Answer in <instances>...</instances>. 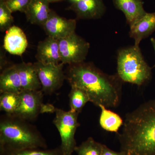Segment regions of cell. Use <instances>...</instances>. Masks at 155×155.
I'll return each mask as SVG.
<instances>
[{
  "label": "cell",
  "instance_id": "cell-1",
  "mask_svg": "<svg viewBox=\"0 0 155 155\" xmlns=\"http://www.w3.org/2000/svg\"><path fill=\"white\" fill-rule=\"evenodd\" d=\"M67 78L71 86L86 91L95 105L115 108L119 104L121 84L118 75H109L91 63L84 62L69 65Z\"/></svg>",
  "mask_w": 155,
  "mask_h": 155
},
{
  "label": "cell",
  "instance_id": "cell-2",
  "mask_svg": "<svg viewBox=\"0 0 155 155\" xmlns=\"http://www.w3.org/2000/svg\"><path fill=\"white\" fill-rule=\"evenodd\" d=\"M119 138L125 155H155V99L126 114Z\"/></svg>",
  "mask_w": 155,
  "mask_h": 155
},
{
  "label": "cell",
  "instance_id": "cell-3",
  "mask_svg": "<svg viewBox=\"0 0 155 155\" xmlns=\"http://www.w3.org/2000/svg\"><path fill=\"white\" fill-rule=\"evenodd\" d=\"M48 147L37 128L13 115L2 116L0 121V151H17Z\"/></svg>",
  "mask_w": 155,
  "mask_h": 155
},
{
  "label": "cell",
  "instance_id": "cell-4",
  "mask_svg": "<svg viewBox=\"0 0 155 155\" xmlns=\"http://www.w3.org/2000/svg\"><path fill=\"white\" fill-rule=\"evenodd\" d=\"M117 73L122 81L141 85L150 79L151 69L142 54L139 47L120 50L117 57Z\"/></svg>",
  "mask_w": 155,
  "mask_h": 155
},
{
  "label": "cell",
  "instance_id": "cell-5",
  "mask_svg": "<svg viewBox=\"0 0 155 155\" xmlns=\"http://www.w3.org/2000/svg\"><path fill=\"white\" fill-rule=\"evenodd\" d=\"M53 123L61 136L60 147L64 155H72L77 147L75 136L80 125L78 121L79 114L70 110L66 111L58 108H56Z\"/></svg>",
  "mask_w": 155,
  "mask_h": 155
},
{
  "label": "cell",
  "instance_id": "cell-6",
  "mask_svg": "<svg viewBox=\"0 0 155 155\" xmlns=\"http://www.w3.org/2000/svg\"><path fill=\"white\" fill-rule=\"evenodd\" d=\"M59 43L61 63L70 65L84 62L90 44L75 32L59 39Z\"/></svg>",
  "mask_w": 155,
  "mask_h": 155
},
{
  "label": "cell",
  "instance_id": "cell-7",
  "mask_svg": "<svg viewBox=\"0 0 155 155\" xmlns=\"http://www.w3.org/2000/svg\"><path fill=\"white\" fill-rule=\"evenodd\" d=\"M34 65L43 93L51 94L62 86L66 78L63 71L64 64H45L37 61Z\"/></svg>",
  "mask_w": 155,
  "mask_h": 155
},
{
  "label": "cell",
  "instance_id": "cell-8",
  "mask_svg": "<svg viewBox=\"0 0 155 155\" xmlns=\"http://www.w3.org/2000/svg\"><path fill=\"white\" fill-rule=\"evenodd\" d=\"M43 95L41 90H22L19 93V106L12 115L28 122L35 120L41 114Z\"/></svg>",
  "mask_w": 155,
  "mask_h": 155
},
{
  "label": "cell",
  "instance_id": "cell-9",
  "mask_svg": "<svg viewBox=\"0 0 155 155\" xmlns=\"http://www.w3.org/2000/svg\"><path fill=\"white\" fill-rule=\"evenodd\" d=\"M42 27L48 36L59 40L75 32L76 21L75 19L61 17L51 10L48 18Z\"/></svg>",
  "mask_w": 155,
  "mask_h": 155
},
{
  "label": "cell",
  "instance_id": "cell-10",
  "mask_svg": "<svg viewBox=\"0 0 155 155\" xmlns=\"http://www.w3.org/2000/svg\"><path fill=\"white\" fill-rule=\"evenodd\" d=\"M68 10L74 11L78 19H98L105 14L106 8L103 0H80Z\"/></svg>",
  "mask_w": 155,
  "mask_h": 155
},
{
  "label": "cell",
  "instance_id": "cell-11",
  "mask_svg": "<svg viewBox=\"0 0 155 155\" xmlns=\"http://www.w3.org/2000/svg\"><path fill=\"white\" fill-rule=\"evenodd\" d=\"M28 41L21 28L13 25L6 31L4 48L7 51L15 55L21 56L28 47Z\"/></svg>",
  "mask_w": 155,
  "mask_h": 155
},
{
  "label": "cell",
  "instance_id": "cell-12",
  "mask_svg": "<svg viewBox=\"0 0 155 155\" xmlns=\"http://www.w3.org/2000/svg\"><path fill=\"white\" fill-rule=\"evenodd\" d=\"M36 59L38 62L45 64H60L61 54L59 40L48 36L40 41L37 48Z\"/></svg>",
  "mask_w": 155,
  "mask_h": 155
},
{
  "label": "cell",
  "instance_id": "cell-13",
  "mask_svg": "<svg viewBox=\"0 0 155 155\" xmlns=\"http://www.w3.org/2000/svg\"><path fill=\"white\" fill-rule=\"evenodd\" d=\"M129 35L134 40V45L139 47L140 42L155 31V12L147 13L130 26Z\"/></svg>",
  "mask_w": 155,
  "mask_h": 155
},
{
  "label": "cell",
  "instance_id": "cell-14",
  "mask_svg": "<svg viewBox=\"0 0 155 155\" xmlns=\"http://www.w3.org/2000/svg\"><path fill=\"white\" fill-rule=\"evenodd\" d=\"M116 8L125 14L129 26L134 24L146 14L143 0H113Z\"/></svg>",
  "mask_w": 155,
  "mask_h": 155
},
{
  "label": "cell",
  "instance_id": "cell-15",
  "mask_svg": "<svg viewBox=\"0 0 155 155\" xmlns=\"http://www.w3.org/2000/svg\"><path fill=\"white\" fill-rule=\"evenodd\" d=\"M48 0H31L25 12L28 22L43 25L48 18L51 10Z\"/></svg>",
  "mask_w": 155,
  "mask_h": 155
},
{
  "label": "cell",
  "instance_id": "cell-16",
  "mask_svg": "<svg viewBox=\"0 0 155 155\" xmlns=\"http://www.w3.org/2000/svg\"><path fill=\"white\" fill-rule=\"evenodd\" d=\"M22 91L17 66L12 65L3 69L0 75V92L19 94Z\"/></svg>",
  "mask_w": 155,
  "mask_h": 155
},
{
  "label": "cell",
  "instance_id": "cell-17",
  "mask_svg": "<svg viewBox=\"0 0 155 155\" xmlns=\"http://www.w3.org/2000/svg\"><path fill=\"white\" fill-rule=\"evenodd\" d=\"M22 90L39 91L41 85L34 64L22 62L16 64Z\"/></svg>",
  "mask_w": 155,
  "mask_h": 155
},
{
  "label": "cell",
  "instance_id": "cell-18",
  "mask_svg": "<svg viewBox=\"0 0 155 155\" xmlns=\"http://www.w3.org/2000/svg\"><path fill=\"white\" fill-rule=\"evenodd\" d=\"M99 107L101 110L99 121L101 127L107 131L117 132L124 123L121 117L104 106Z\"/></svg>",
  "mask_w": 155,
  "mask_h": 155
},
{
  "label": "cell",
  "instance_id": "cell-19",
  "mask_svg": "<svg viewBox=\"0 0 155 155\" xmlns=\"http://www.w3.org/2000/svg\"><path fill=\"white\" fill-rule=\"evenodd\" d=\"M70 110L80 113L86 103L90 101L89 98L86 91L75 86H71L69 94Z\"/></svg>",
  "mask_w": 155,
  "mask_h": 155
},
{
  "label": "cell",
  "instance_id": "cell-20",
  "mask_svg": "<svg viewBox=\"0 0 155 155\" xmlns=\"http://www.w3.org/2000/svg\"><path fill=\"white\" fill-rule=\"evenodd\" d=\"M19 94L14 93H3L0 96V110L6 114L12 115L19 106Z\"/></svg>",
  "mask_w": 155,
  "mask_h": 155
},
{
  "label": "cell",
  "instance_id": "cell-21",
  "mask_svg": "<svg viewBox=\"0 0 155 155\" xmlns=\"http://www.w3.org/2000/svg\"><path fill=\"white\" fill-rule=\"evenodd\" d=\"M103 145L89 137L81 144L77 146L75 152L78 155H101Z\"/></svg>",
  "mask_w": 155,
  "mask_h": 155
},
{
  "label": "cell",
  "instance_id": "cell-22",
  "mask_svg": "<svg viewBox=\"0 0 155 155\" xmlns=\"http://www.w3.org/2000/svg\"><path fill=\"white\" fill-rule=\"evenodd\" d=\"M0 155H64L59 146L52 149H30L17 151H0Z\"/></svg>",
  "mask_w": 155,
  "mask_h": 155
},
{
  "label": "cell",
  "instance_id": "cell-23",
  "mask_svg": "<svg viewBox=\"0 0 155 155\" xmlns=\"http://www.w3.org/2000/svg\"><path fill=\"white\" fill-rule=\"evenodd\" d=\"M12 12L9 8L5 2L0 0V30L6 31L13 26L14 20Z\"/></svg>",
  "mask_w": 155,
  "mask_h": 155
},
{
  "label": "cell",
  "instance_id": "cell-24",
  "mask_svg": "<svg viewBox=\"0 0 155 155\" xmlns=\"http://www.w3.org/2000/svg\"><path fill=\"white\" fill-rule=\"evenodd\" d=\"M31 0H6L5 2L12 13L19 11L25 13Z\"/></svg>",
  "mask_w": 155,
  "mask_h": 155
},
{
  "label": "cell",
  "instance_id": "cell-25",
  "mask_svg": "<svg viewBox=\"0 0 155 155\" xmlns=\"http://www.w3.org/2000/svg\"><path fill=\"white\" fill-rule=\"evenodd\" d=\"M101 155H125L124 153L122 152L118 153L108 148L105 145H103L102 152Z\"/></svg>",
  "mask_w": 155,
  "mask_h": 155
},
{
  "label": "cell",
  "instance_id": "cell-26",
  "mask_svg": "<svg viewBox=\"0 0 155 155\" xmlns=\"http://www.w3.org/2000/svg\"><path fill=\"white\" fill-rule=\"evenodd\" d=\"M55 109L56 108H54V107L51 104H43L42 106L41 113H51L53 112V111L55 112Z\"/></svg>",
  "mask_w": 155,
  "mask_h": 155
},
{
  "label": "cell",
  "instance_id": "cell-27",
  "mask_svg": "<svg viewBox=\"0 0 155 155\" xmlns=\"http://www.w3.org/2000/svg\"><path fill=\"white\" fill-rule=\"evenodd\" d=\"M151 42L152 44L153 47L154 49L155 52V39L154 38H151L150 39Z\"/></svg>",
  "mask_w": 155,
  "mask_h": 155
},
{
  "label": "cell",
  "instance_id": "cell-28",
  "mask_svg": "<svg viewBox=\"0 0 155 155\" xmlns=\"http://www.w3.org/2000/svg\"><path fill=\"white\" fill-rule=\"evenodd\" d=\"M49 1V2L50 3H54V2H60V1H63V0H48Z\"/></svg>",
  "mask_w": 155,
  "mask_h": 155
},
{
  "label": "cell",
  "instance_id": "cell-29",
  "mask_svg": "<svg viewBox=\"0 0 155 155\" xmlns=\"http://www.w3.org/2000/svg\"><path fill=\"white\" fill-rule=\"evenodd\" d=\"M79 1H80V0H69V1L72 3V4L77 3V2H79Z\"/></svg>",
  "mask_w": 155,
  "mask_h": 155
},
{
  "label": "cell",
  "instance_id": "cell-30",
  "mask_svg": "<svg viewBox=\"0 0 155 155\" xmlns=\"http://www.w3.org/2000/svg\"><path fill=\"white\" fill-rule=\"evenodd\" d=\"M3 1H5V2H6V0H2Z\"/></svg>",
  "mask_w": 155,
  "mask_h": 155
}]
</instances>
